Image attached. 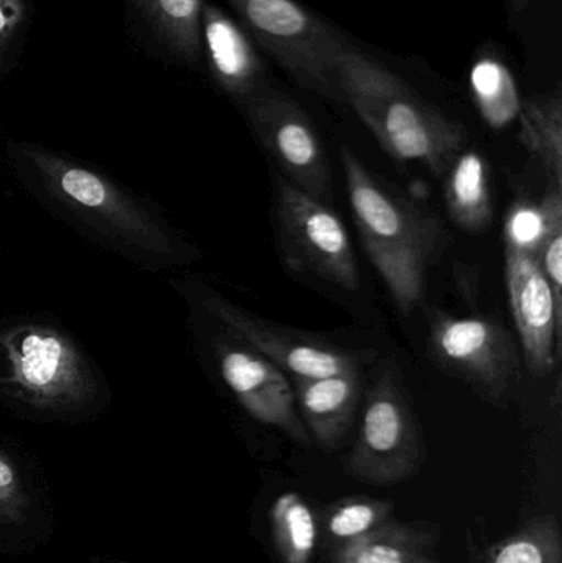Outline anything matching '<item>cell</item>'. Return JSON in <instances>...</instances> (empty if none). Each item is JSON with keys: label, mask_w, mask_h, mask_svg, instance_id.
<instances>
[{"label": "cell", "mask_w": 562, "mask_h": 563, "mask_svg": "<svg viewBox=\"0 0 562 563\" xmlns=\"http://www.w3.org/2000/svg\"><path fill=\"white\" fill-rule=\"evenodd\" d=\"M340 155L363 250L398 310L411 313L425 298L429 269L448 247L444 223L383 184L349 147Z\"/></svg>", "instance_id": "cell-1"}, {"label": "cell", "mask_w": 562, "mask_h": 563, "mask_svg": "<svg viewBox=\"0 0 562 563\" xmlns=\"http://www.w3.org/2000/svg\"><path fill=\"white\" fill-rule=\"evenodd\" d=\"M343 102H349L386 154L418 162L444 178L467 145L461 122L442 114L395 73L346 43L335 63Z\"/></svg>", "instance_id": "cell-2"}, {"label": "cell", "mask_w": 562, "mask_h": 563, "mask_svg": "<svg viewBox=\"0 0 562 563\" xmlns=\"http://www.w3.org/2000/svg\"><path fill=\"white\" fill-rule=\"evenodd\" d=\"M20 152L46 194L102 236L154 260L180 256V241L170 228L108 178L35 145Z\"/></svg>", "instance_id": "cell-3"}, {"label": "cell", "mask_w": 562, "mask_h": 563, "mask_svg": "<svg viewBox=\"0 0 562 563\" xmlns=\"http://www.w3.org/2000/svg\"><path fill=\"white\" fill-rule=\"evenodd\" d=\"M95 390L88 363L62 331L32 323L0 330V394L33 409L71 412Z\"/></svg>", "instance_id": "cell-4"}, {"label": "cell", "mask_w": 562, "mask_h": 563, "mask_svg": "<svg viewBox=\"0 0 562 563\" xmlns=\"http://www.w3.org/2000/svg\"><path fill=\"white\" fill-rule=\"evenodd\" d=\"M365 400L359 439L343 463L346 473L372 485H396L418 475L428 450L395 364H383Z\"/></svg>", "instance_id": "cell-5"}, {"label": "cell", "mask_w": 562, "mask_h": 563, "mask_svg": "<svg viewBox=\"0 0 562 563\" xmlns=\"http://www.w3.org/2000/svg\"><path fill=\"white\" fill-rule=\"evenodd\" d=\"M260 45L297 82L332 102H343L335 63L346 46L335 30L294 0H228Z\"/></svg>", "instance_id": "cell-6"}, {"label": "cell", "mask_w": 562, "mask_h": 563, "mask_svg": "<svg viewBox=\"0 0 562 563\" xmlns=\"http://www.w3.org/2000/svg\"><path fill=\"white\" fill-rule=\"evenodd\" d=\"M274 228L290 269L343 291L360 288V271L343 221L274 172Z\"/></svg>", "instance_id": "cell-7"}, {"label": "cell", "mask_w": 562, "mask_h": 563, "mask_svg": "<svg viewBox=\"0 0 562 563\" xmlns=\"http://www.w3.org/2000/svg\"><path fill=\"white\" fill-rule=\"evenodd\" d=\"M429 354L442 371L464 380L492 406L510 402L520 386V351L495 317L436 314L429 331Z\"/></svg>", "instance_id": "cell-8"}, {"label": "cell", "mask_w": 562, "mask_h": 563, "mask_svg": "<svg viewBox=\"0 0 562 563\" xmlns=\"http://www.w3.org/2000/svg\"><path fill=\"white\" fill-rule=\"evenodd\" d=\"M247 122L280 175L294 187L330 207L333 180L326 147L312 119L290 96L257 89L243 102Z\"/></svg>", "instance_id": "cell-9"}, {"label": "cell", "mask_w": 562, "mask_h": 563, "mask_svg": "<svg viewBox=\"0 0 562 563\" xmlns=\"http://www.w3.org/2000/svg\"><path fill=\"white\" fill-rule=\"evenodd\" d=\"M544 241L504 234L508 301L524 347L525 364L535 377L553 373L561 356L562 314L558 313L541 267Z\"/></svg>", "instance_id": "cell-10"}, {"label": "cell", "mask_w": 562, "mask_h": 563, "mask_svg": "<svg viewBox=\"0 0 562 563\" xmlns=\"http://www.w3.org/2000/svg\"><path fill=\"white\" fill-rule=\"evenodd\" d=\"M203 307L251 350L294 377L310 379L360 371L363 361H368L363 351L346 350L327 338L257 317L217 294L205 297Z\"/></svg>", "instance_id": "cell-11"}, {"label": "cell", "mask_w": 562, "mask_h": 563, "mask_svg": "<svg viewBox=\"0 0 562 563\" xmlns=\"http://www.w3.org/2000/svg\"><path fill=\"white\" fill-rule=\"evenodd\" d=\"M221 377L238 404L264 426L279 429L300 445H312L297 410L286 373L251 347L220 341L214 346Z\"/></svg>", "instance_id": "cell-12"}, {"label": "cell", "mask_w": 562, "mask_h": 563, "mask_svg": "<svg viewBox=\"0 0 562 563\" xmlns=\"http://www.w3.org/2000/svg\"><path fill=\"white\" fill-rule=\"evenodd\" d=\"M299 416L312 442L335 450L352 429L362 399L360 371L326 377H296L294 383Z\"/></svg>", "instance_id": "cell-13"}, {"label": "cell", "mask_w": 562, "mask_h": 563, "mask_svg": "<svg viewBox=\"0 0 562 563\" xmlns=\"http://www.w3.org/2000/svg\"><path fill=\"white\" fill-rule=\"evenodd\" d=\"M201 40L221 88L240 102L264 86V65L243 30L214 5L201 10Z\"/></svg>", "instance_id": "cell-14"}, {"label": "cell", "mask_w": 562, "mask_h": 563, "mask_svg": "<svg viewBox=\"0 0 562 563\" xmlns=\"http://www.w3.org/2000/svg\"><path fill=\"white\" fill-rule=\"evenodd\" d=\"M449 218L465 233H484L494 220L491 168L481 152L464 148L444 175Z\"/></svg>", "instance_id": "cell-15"}, {"label": "cell", "mask_w": 562, "mask_h": 563, "mask_svg": "<svg viewBox=\"0 0 562 563\" xmlns=\"http://www.w3.org/2000/svg\"><path fill=\"white\" fill-rule=\"evenodd\" d=\"M330 563H438L431 529L389 521L378 531L337 545Z\"/></svg>", "instance_id": "cell-16"}, {"label": "cell", "mask_w": 562, "mask_h": 563, "mask_svg": "<svg viewBox=\"0 0 562 563\" xmlns=\"http://www.w3.org/2000/svg\"><path fill=\"white\" fill-rule=\"evenodd\" d=\"M520 141L562 190V98L561 91L535 95L521 101Z\"/></svg>", "instance_id": "cell-17"}, {"label": "cell", "mask_w": 562, "mask_h": 563, "mask_svg": "<svg viewBox=\"0 0 562 563\" xmlns=\"http://www.w3.org/2000/svg\"><path fill=\"white\" fill-rule=\"evenodd\" d=\"M271 536L280 563H313L317 521L299 493H284L269 512Z\"/></svg>", "instance_id": "cell-18"}, {"label": "cell", "mask_w": 562, "mask_h": 563, "mask_svg": "<svg viewBox=\"0 0 562 563\" xmlns=\"http://www.w3.org/2000/svg\"><path fill=\"white\" fill-rule=\"evenodd\" d=\"M485 563H562L561 526L544 512L528 519L514 534L492 545Z\"/></svg>", "instance_id": "cell-19"}, {"label": "cell", "mask_w": 562, "mask_h": 563, "mask_svg": "<svg viewBox=\"0 0 562 563\" xmlns=\"http://www.w3.org/2000/svg\"><path fill=\"white\" fill-rule=\"evenodd\" d=\"M164 42L187 62L201 52V0H137Z\"/></svg>", "instance_id": "cell-20"}, {"label": "cell", "mask_w": 562, "mask_h": 563, "mask_svg": "<svg viewBox=\"0 0 562 563\" xmlns=\"http://www.w3.org/2000/svg\"><path fill=\"white\" fill-rule=\"evenodd\" d=\"M472 92L491 128L504 129L520 114L521 101L514 76L497 59L477 63L472 71Z\"/></svg>", "instance_id": "cell-21"}, {"label": "cell", "mask_w": 562, "mask_h": 563, "mask_svg": "<svg viewBox=\"0 0 562 563\" xmlns=\"http://www.w3.org/2000/svg\"><path fill=\"white\" fill-rule=\"evenodd\" d=\"M395 506L382 499L346 498L332 506L327 515V532L337 545L365 538L393 521Z\"/></svg>", "instance_id": "cell-22"}, {"label": "cell", "mask_w": 562, "mask_h": 563, "mask_svg": "<svg viewBox=\"0 0 562 563\" xmlns=\"http://www.w3.org/2000/svg\"><path fill=\"white\" fill-rule=\"evenodd\" d=\"M26 496L19 470L0 453V519L15 522L25 515Z\"/></svg>", "instance_id": "cell-23"}, {"label": "cell", "mask_w": 562, "mask_h": 563, "mask_svg": "<svg viewBox=\"0 0 562 563\" xmlns=\"http://www.w3.org/2000/svg\"><path fill=\"white\" fill-rule=\"evenodd\" d=\"M541 267L550 284L558 313L562 314V227H558L544 241Z\"/></svg>", "instance_id": "cell-24"}, {"label": "cell", "mask_w": 562, "mask_h": 563, "mask_svg": "<svg viewBox=\"0 0 562 563\" xmlns=\"http://www.w3.org/2000/svg\"><path fill=\"white\" fill-rule=\"evenodd\" d=\"M25 16L23 0H0V46L13 35Z\"/></svg>", "instance_id": "cell-25"}, {"label": "cell", "mask_w": 562, "mask_h": 563, "mask_svg": "<svg viewBox=\"0 0 562 563\" xmlns=\"http://www.w3.org/2000/svg\"><path fill=\"white\" fill-rule=\"evenodd\" d=\"M531 0H511V3H514L515 9L520 10V12H524L525 9H527L528 5H530Z\"/></svg>", "instance_id": "cell-26"}]
</instances>
